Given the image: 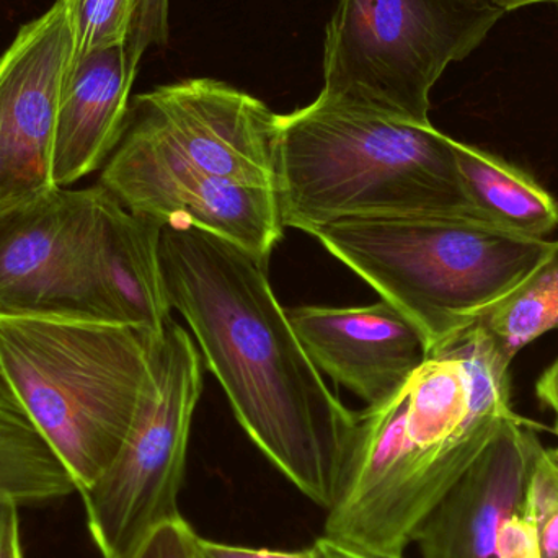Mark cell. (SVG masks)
I'll use <instances>...</instances> for the list:
<instances>
[{
    "instance_id": "obj_1",
    "label": "cell",
    "mask_w": 558,
    "mask_h": 558,
    "mask_svg": "<svg viewBox=\"0 0 558 558\" xmlns=\"http://www.w3.org/2000/svg\"><path fill=\"white\" fill-rule=\"evenodd\" d=\"M160 267L235 418L265 458L324 510L337 498L356 429L302 348L268 262L193 226H163Z\"/></svg>"
},
{
    "instance_id": "obj_2",
    "label": "cell",
    "mask_w": 558,
    "mask_h": 558,
    "mask_svg": "<svg viewBox=\"0 0 558 558\" xmlns=\"http://www.w3.org/2000/svg\"><path fill=\"white\" fill-rule=\"evenodd\" d=\"M277 153L284 228L312 235L341 219L477 213L462 185L454 140L433 124L393 123L317 97L278 114Z\"/></svg>"
},
{
    "instance_id": "obj_3",
    "label": "cell",
    "mask_w": 558,
    "mask_h": 558,
    "mask_svg": "<svg viewBox=\"0 0 558 558\" xmlns=\"http://www.w3.org/2000/svg\"><path fill=\"white\" fill-rule=\"evenodd\" d=\"M160 340L117 322L0 314V374L77 494L120 454L153 380Z\"/></svg>"
},
{
    "instance_id": "obj_4",
    "label": "cell",
    "mask_w": 558,
    "mask_h": 558,
    "mask_svg": "<svg viewBox=\"0 0 558 558\" xmlns=\"http://www.w3.org/2000/svg\"><path fill=\"white\" fill-rule=\"evenodd\" d=\"M312 235L420 328L429 356L510 294L549 247L478 213L341 219Z\"/></svg>"
},
{
    "instance_id": "obj_5",
    "label": "cell",
    "mask_w": 558,
    "mask_h": 558,
    "mask_svg": "<svg viewBox=\"0 0 558 558\" xmlns=\"http://www.w3.org/2000/svg\"><path fill=\"white\" fill-rule=\"evenodd\" d=\"M505 10L490 0H340L325 29L324 88L338 107L429 126V94Z\"/></svg>"
},
{
    "instance_id": "obj_6",
    "label": "cell",
    "mask_w": 558,
    "mask_h": 558,
    "mask_svg": "<svg viewBox=\"0 0 558 558\" xmlns=\"http://www.w3.org/2000/svg\"><path fill=\"white\" fill-rule=\"evenodd\" d=\"M202 392L198 347L172 320L157 343L153 380L120 454L78 494L101 558L130 557L156 527L182 517L179 494Z\"/></svg>"
},
{
    "instance_id": "obj_7",
    "label": "cell",
    "mask_w": 558,
    "mask_h": 558,
    "mask_svg": "<svg viewBox=\"0 0 558 558\" xmlns=\"http://www.w3.org/2000/svg\"><path fill=\"white\" fill-rule=\"evenodd\" d=\"M278 114L222 81L183 78L130 101L110 159L277 192Z\"/></svg>"
},
{
    "instance_id": "obj_8",
    "label": "cell",
    "mask_w": 558,
    "mask_h": 558,
    "mask_svg": "<svg viewBox=\"0 0 558 558\" xmlns=\"http://www.w3.org/2000/svg\"><path fill=\"white\" fill-rule=\"evenodd\" d=\"M98 185L0 206V314L108 320L90 270Z\"/></svg>"
},
{
    "instance_id": "obj_9",
    "label": "cell",
    "mask_w": 558,
    "mask_h": 558,
    "mask_svg": "<svg viewBox=\"0 0 558 558\" xmlns=\"http://www.w3.org/2000/svg\"><path fill=\"white\" fill-rule=\"evenodd\" d=\"M72 56L68 3L56 0L0 58V206L56 186L52 149Z\"/></svg>"
},
{
    "instance_id": "obj_10",
    "label": "cell",
    "mask_w": 558,
    "mask_h": 558,
    "mask_svg": "<svg viewBox=\"0 0 558 558\" xmlns=\"http://www.w3.org/2000/svg\"><path fill=\"white\" fill-rule=\"evenodd\" d=\"M100 185L134 215L203 229L264 262L284 232L277 192L265 186L111 159Z\"/></svg>"
},
{
    "instance_id": "obj_11",
    "label": "cell",
    "mask_w": 558,
    "mask_h": 558,
    "mask_svg": "<svg viewBox=\"0 0 558 558\" xmlns=\"http://www.w3.org/2000/svg\"><path fill=\"white\" fill-rule=\"evenodd\" d=\"M286 315L314 366L367 407L397 396L429 357L425 335L384 299L364 307L301 305Z\"/></svg>"
},
{
    "instance_id": "obj_12",
    "label": "cell",
    "mask_w": 558,
    "mask_h": 558,
    "mask_svg": "<svg viewBox=\"0 0 558 558\" xmlns=\"http://www.w3.org/2000/svg\"><path fill=\"white\" fill-rule=\"evenodd\" d=\"M547 426L517 416L423 521L413 543L422 558H497L501 523L520 511Z\"/></svg>"
},
{
    "instance_id": "obj_13",
    "label": "cell",
    "mask_w": 558,
    "mask_h": 558,
    "mask_svg": "<svg viewBox=\"0 0 558 558\" xmlns=\"http://www.w3.org/2000/svg\"><path fill=\"white\" fill-rule=\"evenodd\" d=\"M143 49L111 46L72 61L62 87L52 183L69 189L104 169L120 143Z\"/></svg>"
},
{
    "instance_id": "obj_14",
    "label": "cell",
    "mask_w": 558,
    "mask_h": 558,
    "mask_svg": "<svg viewBox=\"0 0 558 558\" xmlns=\"http://www.w3.org/2000/svg\"><path fill=\"white\" fill-rule=\"evenodd\" d=\"M163 226L128 211L98 183L90 268L108 318L162 338L173 320L160 267Z\"/></svg>"
},
{
    "instance_id": "obj_15",
    "label": "cell",
    "mask_w": 558,
    "mask_h": 558,
    "mask_svg": "<svg viewBox=\"0 0 558 558\" xmlns=\"http://www.w3.org/2000/svg\"><path fill=\"white\" fill-rule=\"evenodd\" d=\"M456 162L472 208L501 228L544 239L558 226L554 196L523 170L454 140Z\"/></svg>"
},
{
    "instance_id": "obj_16",
    "label": "cell",
    "mask_w": 558,
    "mask_h": 558,
    "mask_svg": "<svg viewBox=\"0 0 558 558\" xmlns=\"http://www.w3.org/2000/svg\"><path fill=\"white\" fill-rule=\"evenodd\" d=\"M474 418L464 364L448 351L432 354L405 386V435L416 449L445 445Z\"/></svg>"
},
{
    "instance_id": "obj_17",
    "label": "cell",
    "mask_w": 558,
    "mask_h": 558,
    "mask_svg": "<svg viewBox=\"0 0 558 558\" xmlns=\"http://www.w3.org/2000/svg\"><path fill=\"white\" fill-rule=\"evenodd\" d=\"M71 20L72 61L111 46L146 51L166 43L169 0H65Z\"/></svg>"
},
{
    "instance_id": "obj_18",
    "label": "cell",
    "mask_w": 558,
    "mask_h": 558,
    "mask_svg": "<svg viewBox=\"0 0 558 558\" xmlns=\"http://www.w3.org/2000/svg\"><path fill=\"white\" fill-rule=\"evenodd\" d=\"M478 322L510 361L558 327V241L549 242L539 264Z\"/></svg>"
},
{
    "instance_id": "obj_19",
    "label": "cell",
    "mask_w": 558,
    "mask_h": 558,
    "mask_svg": "<svg viewBox=\"0 0 558 558\" xmlns=\"http://www.w3.org/2000/svg\"><path fill=\"white\" fill-rule=\"evenodd\" d=\"M439 351L454 354L464 364L471 384L472 416L517 415L510 402L511 361L481 322L465 328L436 353Z\"/></svg>"
},
{
    "instance_id": "obj_20",
    "label": "cell",
    "mask_w": 558,
    "mask_h": 558,
    "mask_svg": "<svg viewBox=\"0 0 558 558\" xmlns=\"http://www.w3.org/2000/svg\"><path fill=\"white\" fill-rule=\"evenodd\" d=\"M199 536L182 517L153 531L128 558H198Z\"/></svg>"
},
{
    "instance_id": "obj_21",
    "label": "cell",
    "mask_w": 558,
    "mask_h": 558,
    "mask_svg": "<svg viewBox=\"0 0 558 558\" xmlns=\"http://www.w3.org/2000/svg\"><path fill=\"white\" fill-rule=\"evenodd\" d=\"M497 558H543L533 521L514 513L501 523L497 536Z\"/></svg>"
},
{
    "instance_id": "obj_22",
    "label": "cell",
    "mask_w": 558,
    "mask_h": 558,
    "mask_svg": "<svg viewBox=\"0 0 558 558\" xmlns=\"http://www.w3.org/2000/svg\"><path fill=\"white\" fill-rule=\"evenodd\" d=\"M198 558H324L317 546L302 550L252 549V547L231 546L202 539L198 543Z\"/></svg>"
},
{
    "instance_id": "obj_23",
    "label": "cell",
    "mask_w": 558,
    "mask_h": 558,
    "mask_svg": "<svg viewBox=\"0 0 558 558\" xmlns=\"http://www.w3.org/2000/svg\"><path fill=\"white\" fill-rule=\"evenodd\" d=\"M19 505L0 501V558H23Z\"/></svg>"
},
{
    "instance_id": "obj_24",
    "label": "cell",
    "mask_w": 558,
    "mask_h": 558,
    "mask_svg": "<svg viewBox=\"0 0 558 558\" xmlns=\"http://www.w3.org/2000/svg\"><path fill=\"white\" fill-rule=\"evenodd\" d=\"M536 390L541 402L553 409L558 418V361L543 374Z\"/></svg>"
},
{
    "instance_id": "obj_25",
    "label": "cell",
    "mask_w": 558,
    "mask_h": 558,
    "mask_svg": "<svg viewBox=\"0 0 558 558\" xmlns=\"http://www.w3.org/2000/svg\"><path fill=\"white\" fill-rule=\"evenodd\" d=\"M315 546L320 550L324 558H374L350 549V547L341 546V544L331 543V541L325 539L324 536L315 541Z\"/></svg>"
},
{
    "instance_id": "obj_26",
    "label": "cell",
    "mask_w": 558,
    "mask_h": 558,
    "mask_svg": "<svg viewBox=\"0 0 558 558\" xmlns=\"http://www.w3.org/2000/svg\"><path fill=\"white\" fill-rule=\"evenodd\" d=\"M495 5L500 7L505 12H513L521 7L534 5V3L557 2L558 0H490Z\"/></svg>"
},
{
    "instance_id": "obj_27",
    "label": "cell",
    "mask_w": 558,
    "mask_h": 558,
    "mask_svg": "<svg viewBox=\"0 0 558 558\" xmlns=\"http://www.w3.org/2000/svg\"><path fill=\"white\" fill-rule=\"evenodd\" d=\"M550 432L554 433V435H557L558 436V418L556 420V426H554L553 429H550Z\"/></svg>"
}]
</instances>
